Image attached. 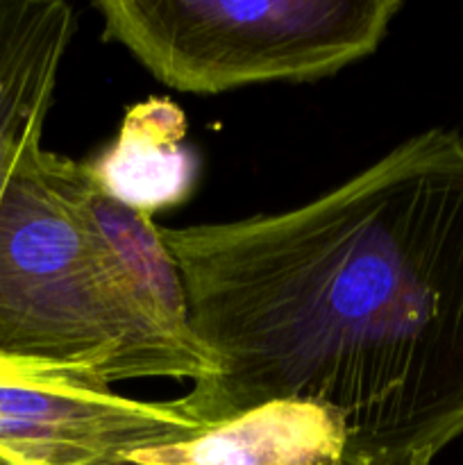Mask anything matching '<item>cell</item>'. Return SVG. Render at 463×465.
I'll list each match as a JSON object with an SVG mask.
<instances>
[{
	"label": "cell",
	"mask_w": 463,
	"mask_h": 465,
	"mask_svg": "<svg viewBox=\"0 0 463 465\" xmlns=\"http://www.w3.org/2000/svg\"><path fill=\"white\" fill-rule=\"evenodd\" d=\"M159 227L216 359L182 407L327 409L339 465H431L463 436V136L427 130L298 209Z\"/></svg>",
	"instance_id": "1"
},
{
	"label": "cell",
	"mask_w": 463,
	"mask_h": 465,
	"mask_svg": "<svg viewBox=\"0 0 463 465\" xmlns=\"http://www.w3.org/2000/svg\"><path fill=\"white\" fill-rule=\"evenodd\" d=\"M89 163L36 148L0 200V354L141 377L202 381L204 350L172 339L84 204Z\"/></svg>",
	"instance_id": "2"
},
{
	"label": "cell",
	"mask_w": 463,
	"mask_h": 465,
	"mask_svg": "<svg viewBox=\"0 0 463 465\" xmlns=\"http://www.w3.org/2000/svg\"><path fill=\"white\" fill-rule=\"evenodd\" d=\"M103 36L162 84L222 94L309 82L368 57L402 0H100Z\"/></svg>",
	"instance_id": "3"
},
{
	"label": "cell",
	"mask_w": 463,
	"mask_h": 465,
	"mask_svg": "<svg viewBox=\"0 0 463 465\" xmlns=\"http://www.w3.org/2000/svg\"><path fill=\"white\" fill-rule=\"evenodd\" d=\"M209 427L180 400L123 398L86 368L0 354V454L18 465H95Z\"/></svg>",
	"instance_id": "4"
},
{
	"label": "cell",
	"mask_w": 463,
	"mask_h": 465,
	"mask_svg": "<svg viewBox=\"0 0 463 465\" xmlns=\"http://www.w3.org/2000/svg\"><path fill=\"white\" fill-rule=\"evenodd\" d=\"M73 30L64 0H0V200L23 159L41 148Z\"/></svg>",
	"instance_id": "5"
},
{
	"label": "cell",
	"mask_w": 463,
	"mask_h": 465,
	"mask_svg": "<svg viewBox=\"0 0 463 465\" xmlns=\"http://www.w3.org/2000/svg\"><path fill=\"white\" fill-rule=\"evenodd\" d=\"M345 430L327 409L309 402H268L212 425L184 443L136 450L141 465H339Z\"/></svg>",
	"instance_id": "6"
},
{
	"label": "cell",
	"mask_w": 463,
	"mask_h": 465,
	"mask_svg": "<svg viewBox=\"0 0 463 465\" xmlns=\"http://www.w3.org/2000/svg\"><path fill=\"white\" fill-rule=\"evenodd\" d=\"M186 121L168 100L130 107L118 139L95 163L98 184L118 203L153 216L175 204L193 184V159L182 148Z\"/></svg>",
	"instance_id": "7"
},
{
	"label": "cell",
	"mask_w": 463,
	"mask_h": 465,
	"mask_svg": "<svg viewBox=\"0 0 463 465\" xmlns=\"http://www.w3.org/2000/svg\"><path fill=\"white\" fill-rule=\"evenodd\" d=\"M95 465H141V463L130 461V459H125V457H118V459H109V461L95 463Z\"/></svg>",
	"instance_id": "8"
}]
</instances>
